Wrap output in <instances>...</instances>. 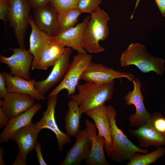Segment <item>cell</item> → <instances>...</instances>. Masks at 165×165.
Returning a JSON list of instances; mask_svg holds the SVG:
<instances>
[{"label": "cell", "mask_w": 165, "mask_h": 165, "mask_svg": "<svg viewBox=\"0 0 165 165\" xmlns=\"http://www.w3.org/2000/svg\"><path fill=\"white\" fill-rule=\"evenodd\" d=\"M114 81L105 84L92 82L79 83L76 89L78 93L69 97L76 101L83 113H86L105 103L113 98Z\"/></svg>", "instance_id": "obj_1"}, {"label": "cell", "mask_w": 165, "mask_h": 165, "mask_svg": "<svg viewBox=\"0 0 165 165\" xmlns=\"http://www.w3.org/2000/svg\"><path fill=\"white\" fill-rule=\"evenodd\" d=\"M119 61L122 67L134 65L144 73L153 71L163 75L165 70L164 60L153 56L145 46L139 43L130 44L122 53Z\"/></svg>", "instance_id": "obj_2"}, {"label": "cell", "mask_w": 165, "mask_h": 165, "mask_svg": "<svg viewBox=\"0 0 165 165\" xmlns=\"http://www.w3.org/2000/svg\"><path fill=\"white\" fill-rule=\"evenodd\" d=\"M108 106V115L110 123L112 145L109 158L119 163L130 160L137 152L148 153L147 148L143 149L135 145L117 126L116 117L117 112L111 105Z\"/></svg>", "instance_id": "obj_3"}, {"label": "cell", "mask_w": 165, "mask_h": 165, "mask_svg": "<svg viewBox=\"0 0 165 165\" xmlns=\"http://www.w3.org/2000/svg\"><path fill=\"white\" fill-rule=\"evenodd\" d=\"M90 15L84 32L83 46L89 53H98L105 50L99 42L105 40L108 36V23L110 18L108 13L100 7Z\"/></svg>", "instance_id": "obj_4"}, {"label": "cell", "mask_w": 165, "mask_h": 165, "mask_svg": "<svg viewBox=\"0 0 165 165\" xmlns=\"http://www.w3.org/2000/svg\"><path fill=\"white\" fill-rule=\"evenodd\" d=\"M92 59V56L86 53H78L75 56L64 77L47 96V98L58 95L64 89L67 90L68 97L74 94L82 75Z\"/></svg>", "instance_id": "obj_5"}, {"label": "cell", "mask_w": 165, "mask_h": 165, "mask_svg": "<svg viewBox=\"0 0 165 165\" xmlns=\"http://www.w3.org/2000/svg\"><path fill=\"white\" fill-rule=\"evenodd\" d=\"M8 21L13 29L20 47L25 48L24 37L30 25L29 14L31 8L27 0H9Z\"/></svg>", "instance_id": "obj_6"}, {"label": "cell", "mask_w": 165, "mask_h": 165, "mask_svg": "<svg viewBox=\"0 0 165 165\" xmlns=\"http://www.w3.org/2000/svg\"><path fill=\"white\" fill-rule=\"evenodd\" d=\"M125 78L132 82L134 78L132 74L115 70L98 63L91 62L85 70L81 80L85 82L105 84L114 81L115 79Z\"/></svg>", "instance_id": "obj_7"}, {"label": "cell", "mask_w": 165, "mask_h": 165, "mask_svg": "<svg viewBox=\"0 0 165 165\" xmlns=\"http://www.w3.org/2000/svg\"><path fill=\"white\" fill-rule=\"evenodd\" d=\"M57 97L58 95L48 98L47 108L43 112L40 120L35 125L40 131L43 129H48L55 134L58 143V151L61 152L66 144L71 143V139L70 136L61 130L56 123L55 115Z\"/></svg>", "instance_id": "obj_8"}, {"label": "cell", "mask_w": 165, "mask_h": 165, "mask_svg": "<svg viewBox=\"0 0 165 165\" xmlns=\"http://www.w3.org/2000/svg\"><path fill=\"white\" fill-rule=\"evenodd\" d=\"M132 82L134 89L126 95L124 100L127 105H134L135 106V112L129 116L128 120L131 127L138 128L146 122L151 114L147 111L145 106L144 97L141 90V84L140 80L134 78Z\"/></svg>", "instance_id": "obj_9"}, {"label": "cell", "mask_w": 165, "mask_h": 165, "mask_svg": "<svg viewBox=\"0 0 165 165\" xmlns=\"http://www.w3.org/2000/svg\"><path fill=\"white\" fill-rule=\"evenodd\" d=\"M72 53L71 48H66L63 54L53 66L48 76L44 80L36 82L35 88L42 94L45 96L52 87L63 79L69 68Z\"/></svg>", "instance_id": "obj_10"}, {"label": "cell", "mask_w": 165, "mask_h": 165, "mask_svg": "<svg viewBox=\"0 0 165 165\" xmlns=\"http://www.w3.org/2000/svg\"><path fill=\"white\" fill-rule=\"evenodd\" d=\"M3 99H0V106L10 119L31 108L36 100L29 95L8 92Z\"/></svg>", "instance_id": "obj_11"}, {"label": "cell", "mask_w": 165, "mask_h": 165, "mask_svg": "<svg viewBox=\"0 0 165 165\" xmlns=\"http://www.w3.org/2000/svg\"><path fill=\"white\" fill-rule=\"evenodd\" d=\"M90 18L87 16L82 22L59 33L53 37L52 41L64 47L73 49L78 53H86L83 46V36L85 28Z\"/></svg>", "instance_id": "obj_12"}, {"label": "cell", "mask_w": 165, "mask_h": 165, "mask_svg": "<svg viewBox=\"0 0 165 165\" xmlns=\"http://www.w3.org/2000/svg\"><path fill=\"white\" fill-rule=\"evenodd\" d=\"M58 12L50 3L34 9V21L38 28L49 36L53 37L59 33Z\"/></svg>", "instance_id": "obj_13"}, {"label": "cell", "mask_w": 165, "mask_h": 165, "mask_svg": "<svg viewBox=\"0 0 165 165\" xmlns=\"http://www.w3.org/2000/svg\"><path fill=\"white\" fill-rule=\"evenodd\" d=\"M90 143V152L86 160L87 165H109L105 157V140L102 136L97 135V128L94 123L88 119L85 120Z\"/></svg>", "instance_id": "obj_14"}, {"label": "cell", "mask_w": 165, "mask_h": 165, "mask_svg": "<svg viewBox=\"0 0 165 165\" xmlns=\"http://www.w3.org/2000/svg\"><path fill=\"white\" fill-rule=\"evenodd\" d=\"M75 137V144L67 152L61 165H80L82 161L89 157L90 143L86 127L80 130Z\"/></svg>", "instance_id": "obj_15"}, {"label": "cell", "mask_w": 165, "mask_h": 165, "mask_svg": "<svg viewBox=\"0 0 165 165\" xmlns=\"http://www.w3.org/2000/svg\"><path fill=\"white\" fill-rule=\"evenodd\" d=\"M128 133L130 135L136 138L141 148L165 145V136L158 133L148 120L136 130L129 128Z\"/></svg>", "instance_id": "obj_16"}, {"label": "cell", "mask_w": 165, "mask_h": 165, "mask_svg": "<svg viewBox=\"0 0 165 165\" xmlns=\"http://www.w3.org/2000/svg\"><path fill=\"white\" fill-rule=\"evenodd\" d=\"M2 73L5 78L8 92L27 94L38 101L46 100L45 96L36 90L35 86L36 82L35 79L27 80L12 75L9 73L3 72Z\"/></svg>", "instance_id": "obj_17"}, {"label": "cell", "mask_w": 165, "mask_h": 165, "mask_svg": "<svg viewBox=\"0 0 165 165\" xmlns=\"http://www.w3.org/2000/svg\"><path fill=\"white\" fill-rule=\"evenodd\" d=\"M40 131L32 122L16 131L10 139L17 144L19 152L25 163L28 154L35 149Z\"/></svg>", "instance_id": "obj_18"}, {"label": "cell", "mask_w": 165, "mask_h": 165, "mask_svg": "<svg viewBox=\"0 0 165 165\" xmlns=\"http://www.w3.org/2000/svg\"><path fill=\"white\" fill-rule=\"evenodd\" d=\"M86 115L94 121L98 134L104 138L105 151L109 157L112 145V136L110 123L108 115V106L101 105L89 111Z\"/></svg>", "instance_id": "obj_19"}, {"label": "cell", "mask_w": 165, "mask_h": 165, "mask_svg": "<svg viewBox=\"0 0 165 165\" xmlns=\"http://www.w3.org/2000/svg\"><path fill=\"white\" fill-rule=\"evenodd\" d=\"M41 107V104L36 103L29 109L9 119L7 125L0 134V143L8 142L16 131L31 123L33 117Z\"/></svg>", "instance_id": "obj_20"}, {"label": "cell", "mask_w": 165, "mask_h": 165, "mask_svg": "<svg viewBox=\"0 0 165 165\" xmlns=\"http://www.w3.org/2000/svg\"><path fill=\"white\" fill-rule=\"evenodd\" d=\"M29 23L31 28V32L29 38V50L34 56L31 68L34 70L43 51L53 41V37L49 36L40 30L31 16Z\"/></svg>", "instance_id": "obj_21"}, {"label": "cell", "mask_w": 165, "mask_h": 165, "mask_svg": "<svg viewBox=\"0 0 165 165\" xmlns=\"http://www.w3.org/2000/svg\"><path fill=\"white\" fill-rule=\"evenodd\" d=\"M68 109L64 117V129L67 134L76 137L80 131V120L83 113L77 103L70 99L68 104Z\"/></svg>", "instance_id": "obj_22"}, {"label": "cell", "mask_w": 165, "mask_h": 165, "mask_svg": "<svg viewBox=\"0 0 165 165\" xmlns=\"http://www.w3.org/2000/svg\"><path fill=\"white\" fill-rule=\"evenodd\" d=\"M66 48L53 41L45 48L35 69L46 70L53 66L63 54Z\"/></svg>", "instance_id": "obj_23"}, {"label": "cell", "mask_w": 165, "mask_h": 165, "mask_svg": "<svg viewBox=\"0 0 165 165\" xmlns=\"http://www.w3.org/2000/svg\"><path fill=\"white\" fill-rule=\"evenodd\" d=\"M165 154V148L159 147L154 151L147 153L137 152L129 160L127 165H149L156 161Z\"/></svg>", "instance_id": "obj_24"}, {"label": "cell", "mask_w": 165, "mask_h": 165, "mask_svg": "<svg viewBox=\"0 0 165 165\" xmlns=\"http://www.w3.org/2000/svg\"><path fill=\"white\" fill-rule=\"evenodd\" d=\"M58 13L59 33L74 27L82 14L77 8Z\"/></svg>", "instance_id": "obj_25"}, {"label": "cell", "mask_w": 165, "mask_h": 165, "mask_svg": "<svg viewBox=\"0 0 165 165\" xmlns=\"http://www.w3.org/2000/svg\"><path fill=\"white\" fill-rule=\"evenodd\" d=\"M11 50L26 73L31 77L30 70L31 68L34 56L30 50L19 47L12 48Z\"/></svg>", "instance_id": "obj_26"}, {"label": "cell", "mask_w": 165, "mask_h": 165, "mask_svg": "<svg viewBox=\"0 0 165 165\" xmlns=\"http://www.w3.org/2000/svg\"><path fill=\"white\" fill-rule=\"evenodd\" d=\"M0 62L9 67L10 70L9 73L11 75L27 80L31 79V77L27 74L13 54L9 57L0 55Z\"/></svg>", "instance_id": "obj_27"}, {"label": "cell", "mask_w": 165, "mask_h": 165, "mask_svg": "<svg viewBox=\"0 0 165 165\" xmlns=\"http://www.w3.org/2000/svg\"><path fill=\"white\" fill-rule=\"evenodd\" d=\"M102 0H79L77 8L81 13H87L91 14L100 7Z\"/></svg>", "instance_id": "obj_28"}, {"label": "cell", "mask_w": 165, "mask_h": 165, "mask_svg": "<svg viewBox=\"0 0 165 165\" xmlns=\"http://www.w3.org/2000/svg\"><path fill=\"white\" fill-rule=\"evenodd\" d=\"M79 0H50V3L60 13L70 9L77 8Z\"/></svg>", "instance_id": "obj_29"}, {"label": "cell", "mask_w": 165, "mask_h": 165, "mask_svg": "<svg viewBox=\"0 0 165 165\" xmlns=\"http://www.w3.org/2000/svg\"><path fill=\"white\" fill-rule=\"evenodd\" d=\"M148 120L158 133L165 136V117L161 113L156 112L151 114Z\"/></svg>", "instance_id": "obj_30"}, {"label": "cell", "mask_w": 165, "mask_h": 165, "mask_svg": "<svg viewBox=\"0 0 165 165\" xmlns=\"http://www.w3.org/2000/svg\"><path fill=\"white\" fill-rule=\"evenodd\" d=\"M9 7V0H0V19L4 23L6 31V25L8 21Z\"/></svg>", "instance_id": "obj_31"}, {"label": "cell", "mask_w": 165, "mask_h": 165, "mask_svg": "<svg viewBox=\"0 0 165 165\" xmlns=\"http://www.w3.org/2000/svg\"><path fill=\"white\" fill-rule=\"evenodd\" d=\"M31 8L34 9L40 8L50 3V0H27Z\"/></svg>", "instance_id": "obj_32"}, {"label": "cell", "mask_w": 165, "mask_h": 165, "mask_svg": "<svg viewBox=\"0 0 165 165\" xmlns=\"http://www.w3.org/2000/svg\"><path fill=\"white\" fill-rule=\"evenodd\" d=\"M5 78L2 73H0V98H3L8 92Z\"/></svg>", "instance_id": "obj_33"}, {"label": "cell", "mask_w": 165, "mask_h": 165, "mask_svg": "<svg viewBox=\"0 0 165 165\" xmlns=\"http://www.w3.org/2000/svg\"><path fill=\"white\" fill-rule=\"evenodd\" d=\"M35 149L37 154V157L38 161L40 165H46L47 164L44 160L42 154L41 144L37 142L36 143Z\"/></svg>", "instance_id": "obj_34"}, {"label": "cell", "mask_w": 165, "mask_h": 165, "mask_svg": "<svg viewBox=\"0 0 165 165\" xmlns=\"http://www.w3.org/2000/svg\"><path fill=\"white\" fill-rule=\"evenodd\" d=\"M9 120L8 117L0 106V128L2 129L6 127Z\"/></svg>", "instance_id": "obj_35"}, {"label": "cell", "mask_w": 165, "mask_h": 165, "mask_svg": "<svg viewBox=\"0 0 165 165\" xmlns=\"http://www.w3.org/2000/svg\"><path fill=\"white\" fill-rule=\"evenodd\" d=\"M162 16L165 17V0H154Z\"/></svg>", "instance_id": "obj_36"}, {"label": "cell", "mask_w": 165, "mask_h": 165, "mask_svg": "<svg viewBox=\"0 0 165 165\" xmlns=\"http://www.w3.org/2000/svg\"><path fill=\"white\" fill-rule=\"evenodd\" d=\"M26 163L24 162L22 156L18 152L16 158L13 162V165H26Z\"/></svg>", "instance_id": "obj_37"}, {"label": "cell", "mask_w": 165, "mask_h": 165, "mask_svg": "<svg viewBox=\"0 0 165 165\" xmlns=\"http://www.w3.org/2000/svg\"><path fill=\"white\" fill-rule=\"evenodd\" d=\"M4 152V149L2 147L0 148V165H6L3 159V156Z\"/></svg>", "instance_id": "obj_38"}, {"label": "cell", "mask_w": 165, "mask_h": 165, "mask_svg": "<svg viewBox=\"0 0 165 165\" xmlns=\"http://www.w3.org/2000/svg\"><path fill=\"white\" fill-rule=\"evenodd\" d=\"M140 2V0H136L135 7L134 11L132 14L131 15V16L130 19H132V18L133 17V15H134V13L135 10L137 8V7L138 6V5Z\"/></svg>", "instance_id": "obj_39"}]
</instances>
